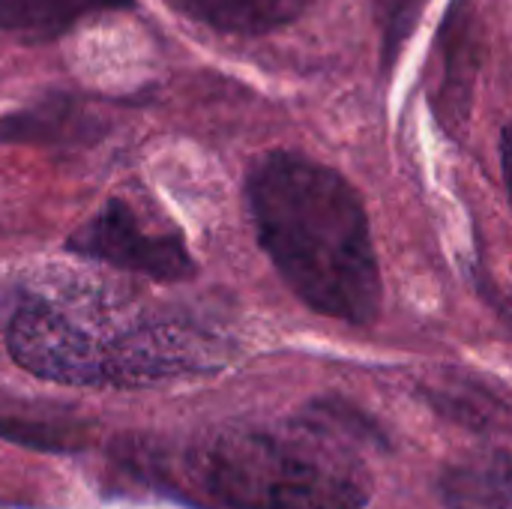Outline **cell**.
<instances>
[{
  "mask_svg": "<svg viewBox=\"0 0 512 509\" xmlns=\"http://www.w3.org/2000/svg\"><path fill=\"white\" fill-rule=\"evenodd\" d=\"M261 249L315 312L366 327L381 312V270L357 189L330 165L267 153L246 177Z\"/></svg>",
  "mask_w": 512,
  "mask_h": 509,
  "instance_id": "cell-1",
  "label": "cell"
},
{
  "mask_svg": "<svg viewBox=\"0 0 512 509\" xmlns=\"http://www.w3.org/2000/svg\"><path fill=\"white\" fill-rule=\"evenodd\" d=\"M204 492L228 509H366L372 480L348 444L345 408L291 423H240L198 453Z\"/></svg>",
  "mask_w": 512,
  "mask_h": 509,
  "instance_id": "cell-2",
  "label": "cell"
},
{
  "mask_svg": "<svg viewBox=\"0 0 512 509\" xmlns=\"http://www.w3.org/2000/svg\"><path fill=\"white\" fill-rule=\"evenodd\" d=\"M6 348L24 372L42 381L105 387V342H96L45 300H24L15 309L6 327Z\"/></svg>",
  "mask_w": 512,
  "mask_h": 509,
  "instance_id": "cell-3",
  "label": "cell"
},
{
  "mask_svg": "<svg viewBox=\"0 0 512 509\" xmlns=\"http://www.w3.org/2000/svg\"><path fill=\"white\" fill-rule=\"evenodd\" d=\"M69 249L156 282H180L195 276V261L183 240L177 234L147 231L123 198H111L87 225H81L69 237Z\"/></svg>",
  "mask_w": 512,
  "mask_h": 509,
  "instance_id": "cell-4",
  "label": "cell"
},
{
  "mask_svg": "<svg viewBox=\"0 0 512 509\" xmlns=\"http://www.w3.org/2000/svg\"><path fill=\"white\" fill-rule=\"evenodd\" d=\"M222 366V345L180 324H153L105 342V387H150Z\"/></svg>",
  "mask_w": 512,
  "mask_h": 509,
  "instance_id": "cell-5",
  "label": "cell"
},
{
  "mask_svg": "<svg viewBox=\"0 0 512 509\" xmlns=\"http://www.w3.org/2000/svg\"><path fill=\"white\" fill-rule=\"evenodd\" d=\"M0 438L39 453H78L93 438V423L66 405L0 390Z\"/></svg>",
  "mask_w": 512,
  "mask_h": 509,
  "instance_id": "cell-6",
  "label": "cell"
},
{
  "mask_svg": "<svg viewBox=\"0 0 512 509\" xmlns=\"http://www.w3.org/2000/svg\"><path fill=\"white\" fill-rule=\"evenodd\" d=\"M126 6L132 0H0V33L18 42H48L87 15Z\"/></svg>",
  "mask_w": 512,
  "mask_h": 509,
  "instance_id": "cell-7",
  "label": "cell"
},
{
  "mask_svg": "<svg viewBox=\"0 0 512 509\" xmlns=\"http://www.w3.org/2000/svg\"><path fill=\"white\" fill-rule=\"evenodd\" d=\"M183 15L225 33H267L300 18L312 0H168Z\"/></svg>",
  "mask_w": 512,
  "mask_h": 509,
  "instance_id": "cell-8",
  "label": "cell"
},
{
  "mask_svg": "<svg viewBox=\"0 0 512 509\" xmlns=\"http://www.w3.org/2000/svg\"><path fill=\"white\" fill-rule=\"evenodd\" d=\"M441 495L450 509H510L512 468L507 450L447 468Z\"/></svg>",
  "mask_w": 512,
  "mask_h": 509,
  "instance_id": "cell-9",
  "label": "cell"
}]
</instances>
